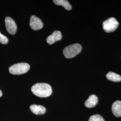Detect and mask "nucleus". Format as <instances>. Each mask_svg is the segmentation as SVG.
Returning a JSON list of instances; mask_svg holds the SVG:
<instances>
[{
  "label": "nucleus",
  "mask_w": 121,
  "mask_h": 121,
  "mask_svg": "<svg viewBox=\"0 0 121 121\" xmlns=\"http://www.w3.org/2000/svg\"><path fill=\"white\" fill-rule=\"evenodd\" d=\"M53 2L57 5L62 6L65 9L70 10L72 9V6L69 1L66 0H54Z\"/></svg>",
  "instance_id": "9b49d317"
},
{
  "label": "nucleus",
  "mask_w": 121,
  "mask_h": 121,
  "mask_svg": "<svg viewBox=\"0 0 121 121\" xmlns=\"http://www.w3.org/2000/svg\"><path fill=\"white\" fill-rule=\"evenodd\" d=\"M5 24L6 30L11 35H14L17 30L16 22L11 17H7L5 18Z\"/></svg>",
  "instance_id": "39448f33"
},
{
  "label": "nucleus",
  "mask_w": 121,
  "mask_h": 121,
  "mask_svg": "<svg viewBox=\"0 0 121 121\" xmlns=\"http://www.w3.org/2000/svg\"><path fill=\"white\" fill-rule=\"evenodd\" d=\"M2 92L0 90V97L1 96H2Z\"/></svg>",
  "instance_id": "2eb2a0df"
},
{
  "label": "nucleus",
  "mask_w": 121,
  "mask_h": 121,
  "mask_svg": "<svg viewBox=\"0 0 121 121\" xmlns=\"http://www.w3.org/2000/svg\"><path fill=\"white\" fill-rule=\"evenodd\" d=\"M119 23L114 17H110L103 22V29L106 32H112L117 29Z\"/></svg>",
  "instance_id": "20e7f679"
},
{
  "label": "nucleus",
  "mask_w": 121,
  "mask_h": 121,
  "mask_svg": "<svg viewBox=\"0 0 121 121\" xmlns=\"http://www.w3.org/2000/svg\"><path fill=\"white\" fill-rule=\"evenodd\" d=\"M81 50V45L78 43H74L65 48L63 49V52L66 58H71L77 55Z\"/></svg>",
  "instance_id": "f03ea898"
},
{
  "label": "nucleus",
  "mask_w": 121,
  "mask_h": 121,
  "mask_svg": "<svg viewBox=\"0 0 121 121\" xmlns=\"http://www.w3.org/2000/svg\"><path fill=\"white\" fill-rule=\"evenodd\" d=\"M30 110L32 112L36 115L43 114L46 112V108L42 105L32 104L30 107Z\"/></svg>",
  "instance_id": "6e6552de"
},
{
  "label": "nucleus",
  "mask_w": 121,
  "mask_h": 121,
  "mask_svg": "<svg viewBox=\"0 0 121 121\" xmlns=\"http://www.w3.org/2000/svg\"><path fill=\"white\" fill-rule=\"evenodd\" d=\"M31 91L39 97H47L52 94L51 86L45 83H37L31 87Z\"/></svg>",
  "instance_id": "f257e3e1"
},
{
  "label": "nucleus",
  "mask_w": 121,
  "mask_h": 121,
  "mask_svg": "<svg viewBox=\"0 0 121 121\" xmlns=\"http://www.w3.org/2000/svg\"><path fill=\"white\" fill-rule=\"evenodd\" d=\"M112 111L113 114L116 117H121V101L117 100L112 105Z\"/></svg>",
  "instance_id": "1a4fd4ad"
},
{
  "label": "nucleus",
  "mask_w": 121,
  "mask_h": 121,
  "mask_svg": "<svg viewBox=\"0 0 121 121\" xmlns=\"http://www.w3.org/2000/svg\"><path fill=\"white\" fill-rule=\"evenodd\" d=\"M8 39L0 32V43L3 44H6L8 42Z\"/></svg>",
  "instance_id": "4468645a"
},
{
  "label": "nucleus",
  "mask_w": 121,
  "mask_h": 121,
  "mask_svg": "<svg viewBox=\"0 0 121 121\" xmlns=\"http://www.w3.org/2000/svg\"><path fill=\"white\" fill-rule=\"evenodd\" d=\"M30 66L26 63H19L11 65L9 70L10 73L19 75L26 73L30 69Z\"/></svg>",
  "instance_id": "7ed1b4c3"
},
{
  "label": "nucleus",
  "mask_w": 121,
  "mask_h": 121,
  "mask_svg": "<svg viewBox=\"0 0 121 121\" xmlns=\"http://www.w3.org/2000/svg\"><path fill=\"white\" fill-rule=\"evenodd\" d=\"M30 26L33 30H39L43 27V23L39 17L32 15L30 18Z\"/></svg>",
  "instance_id": "423d86ee"
},
{
  "label": "nucleus",
  "mask_w": 121,
  "mask_h": 121,
  "mask_svg": "<svg viewBox=\"0 0 121 121\" xmlns=\"http://www.w3.org/2000/svg\"><path fill=\"white\" fill-rule=\"evenodd\" d=\"M88 121H104V119L101 115L95 114L91 116Z\"/></svg>",
  "instance_id": "ddd939ff"
},
{
  "label": "nucleus",
  "mask_w": 121,
  "mask_h": 121,
  "mask_svg": "<svg viewBox=\"0 0 121 121\" xmlns=\"http://www.w3.org/2000/svg\"><path fill=\"white\" fill-rule=\"evenodd\" d=\"M98 99L97 96L95 95H91L87 99L85 102V105L86 107L91 108L94 107L98 103Z\"/></svg>",
  "instance_id": "9d476101"
},
{
  "label": "nucleus",
  "mask_w": 121,
  "mask_h": 121,
  "mask_svg": "<svg viewBox=\"0 0 121 121\" xmlns=\"http://www.w3.org/2000/svg\"><path fill=\"white\" fill-rule=\"evenodd\" d=\"M61 39L62 35L61 32L59 30H55L51 35L48 36L46 40L48 44H52L57 41L60 40Z\"/></svg>",
  "instance_id": "0eeeda50"
},
{
  "label": "nucleus",
  "mask_w": 121,
  "mask_h": 121,
  "mask_svg": "<svg viewBox=\"0 0 121 121\" xmlns=\"http://www.w3.org/2000/svg\"><path fill=\"white\" fill-rule=\"evenodd\" d=\"M106 78L112 82H117L121 81V76L117 73H115L112 72H108V73L106 74Z\"/></svg>",
  "instance_id": "f8f14e48"
}]
</instances>
